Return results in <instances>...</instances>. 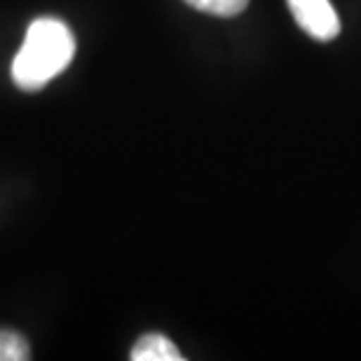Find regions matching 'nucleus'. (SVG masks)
Here are the masks:
<instances>
[{"instance_id": "5", "label": "nucleus", "mask_w": 361, "mask_h": 361, "mask_svg": "<svg viewBox=\"0 0 361 361\" xmlns=\"http://www.w3.org/2000/svg\"><path fill=\"white\" fill-rule=\"evenodd\" d=\"M28 343L14 331H0V361H26Z\"/></svg>"}, {"instance_id": "3", "label": "nucleus", "mask_w": 361, "mask_h": 361, "mask_svg": "<svg viewBox=\"0 0 361 361\" xmlns=\"http://www.w3.org/2000/svg\"><path fill=\"white\" fill-rule=\"evenodd\" d=\"M134 361H180V352L169 338L160 334H148L143 336L132 350Z\"/></svg>"}, {"instance_id": "2", "label": "nucleus", "mask_w": 361, "mask_h": 361, "mask_svg": "<svg viewBox=\"0 0 361 361\" xmlns=\"http://www.w3.org/2000/svg\"><path fill=\"white\" fill-rule=\"evenodd\" d=\"M298 26L317 40H334L341 33V19L329 0H288Z\"/></svg>"}, {"instance_id": "1", "label": "nucleus", "mask_w": 361, "mask_h": 361, "mask_svg": "<svg viewBox=\"0 0 361 361\" xmlns=\"http://www.w3.org/2000/svg\"><path fill=\"white\" fill-rule=\"evenodd\" d=\"M75 56L73 31L61 19L40 17L26 31L24 45L12 61V80L19 90H42L63 73Z\"/></svg>"}, {"instance_id": "4", "label": "nucleus", "mask_w": 361, "mask_h": 361, "mask_svg": "<svg viewBox=\"0 0 361 361\" xmlns=\"http://www.w3.org/2000/svg\"><path fill=\"white\" fill-rule=\"evenodd\" d=\"M185 3L214 17H235L249 5V0H185Z\"/></svg>"}]
</instances>
